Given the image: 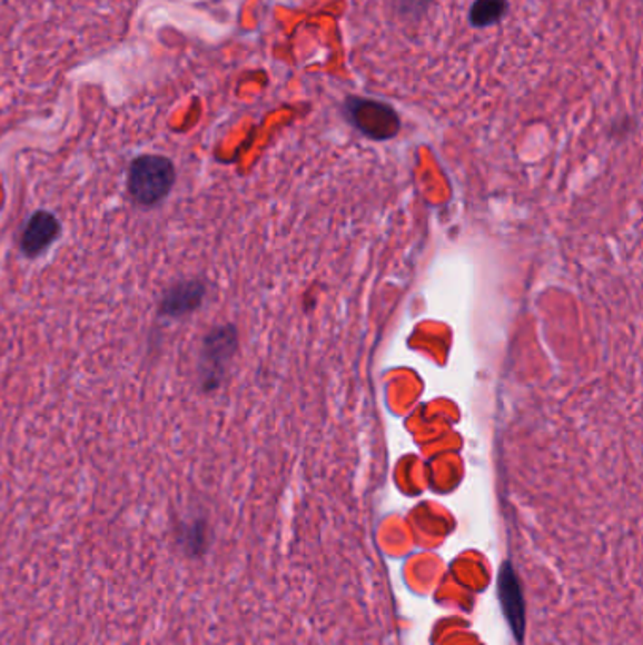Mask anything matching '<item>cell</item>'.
Masks as SVG:
<instances>
[{"label": "cell", "mask_w": 643, "mask_h": 645, "mask_svg": "<svg viewBox=\"0 0 643 645\" xmlns=\"http://www.w3.org/2000/svg\"><path fill=\"white\" fill-rule=\"evenodd\" d=\"M355 123L368 137L389 138L398 131V119L385 108H378V113H372V105L363 110H355Z\"/></svg>", "instance_id": "8992f818"}, {"label": "cell", "mask_w": 643, "mask_h": 645, "mask_svg": "<svg viewBox=\"0 0 643 645\" xmlns=\"http://www.w3.org/2000/svg\"><path fill=\"white\" fill-rule=\"evenodd\" d=\"M206 284L202 279H184L168 287L159 302V316L165 319H184L202 306Z\"/></svg>", "instance_id": "277c9868"}, {"label": "cell", "mask_w": 643, "mask_h": 645, "mask_svg": "<svg viewBox=\"0 0 643 645\" xmlns=\"http://www.w3.org/2000/svg\"><path fill=\"white\" fill-rule=\"evenodd\" d=\"M176 183V167L165 156L146 153L130 162L127 189L135 205L154 208L167 199Z\"/></svg>", "instance_id": "6da1fadb"}, {"label": "cell", "mask_w": 643, "mask_h": 645, "mask_svg": "<svg viewBox=\"0 0 643 645\" xmlns=\"http://www.w3.org/2000/svg\"><path fill=\"white\" fill-rule=\"evenodd\" d=\"M59 236H61V221L57 219L56 214L38 210L23 227V232L19 238V249L27 259H37L57 242Z\"/></svg>", "instance_id": "3957f363"}, {"label": "cell", "mask_w": 643, "mask_h": 645, "mask_svg": "<svg viewBox=\"0 0 643 645\" xmlns=\"http://www.w3.org/2000/svg\"><path fill=\"white\" fill-rule=\"evenodd\" d=\"M238 348V333L235 325H221L211 329L202 340L200 360H198V376L202 391H216L225 378V370L235 357Z\"/></svg>", "instance_id": "7a4b0ae2"}, {"label": "cell", "mask_w": 643, "mask_h": 645, "mask_svg": "<svg viewBox=\"0 0 643 645\" xmlns=\"http://www.w3.org/2000/svg\"><path fill=\"white\" fill-rule=\"evenodd\" d=\"M498 595H501L502 609L506 614L507 623L514 631L515 638H523L525 631V606L521 595L520 579L515 576L514 566L504 565L498 579Z\"/></svg>", "instance_id": "5b68a950"}, {"label": "cell", "mask_w": 643, "mask_h": 645, "mask_svg": "<svg viewBox=\"0 0 643 645\" xmlns=\"http://www.w3.org/2000/svg\"><path fill=\"white\" fill-rule=\"evenodd\" d=\"M176 540L189 557H200L208 547V525L202 519L184 523L176 530Z\"/></svg>", "instance_id": "52a82bcc"}]
</instances>
